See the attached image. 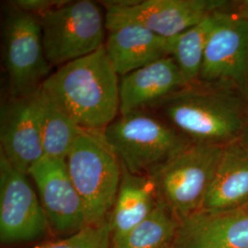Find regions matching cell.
Segmentation results:
<instances>
[{
    "mask_svg": "<svg viewBox=\"0 0 248 248\" xmlns=\"http://www.w3.org/2000/svg\"><path fill=\"white\" fill-rule=\"evenodd\" d=\"M151 111L192 143L225 146L239 140L248 120V96L201 81L189 84Z\"/></svg>",
    "mask_w": 248,
    "mask_h": 248,
    "instance_id": "6da1fadb",
    "label": "cell"
},
{
    "mask_svg": "<svg viewBox=\"0 0 248 248\" xmlns=\"http://www.w3.org/2000/svg\"><path fill=\"white\" fill-rule=\"evenodd\" d=\"M42 89L85 130L102 132L120 114V76L104 46L58 67Z\"/></svg>",
    "mask_w": 248,
    "mask_h": 248,
    "instance_id": "7a4b0ae2",
    "label": "cell"
},
{
    "mask_svg": "<svg viewBox=\"0 0 248 248\" xmlns=\"http://www.w3.org/2000/svg\"><path fill=\"white\" fill-rule=\"evenodd\" d=\"M102 134L124 169L143 176H153L192 143L151 110L119 114Z\"/></svg>",
    "mask_w": 248,
    "mask_h": 248,
    "instance_id": "3957f363",
    "label": "cell"
},
{
    "mask_svg": "<svg viewBox=\"0 0 248 248\" xmlns=\"http://www.w3.org/2000/svg\"><path fill=\"white\" fill-rule=\"evenodd\" d=\"M64 161L84 204L88 225L107 221L115 202L123 167L102 132L83 129Z\"/></svg>",
    "mask_w": 248,
    "mask_h": 248,
    "instance_id": "277c9868",
    "label": "cell"
},
{
    "mask_svg": "<svg viewBox=\"0 0 248 248\" xmlns=\"http://www.w3.org/2000/svg\"><path fill=\"white\" fill-rule=\"evenodd\" d=\"M223 147L190 143L152 176L160 202L179 222L202 209Z\"/></svg>",
    "mask_w": 248,
    "mask_h": 248,
    "instance_id": "5b68a950",
    "label": "cell"
},
{
    "mask_svg": "<svg viewBox=\"0 0 248 248\" xmlns=\"http://www.w3.org/2000/svg\"><path fill=\"white\" fill-rule=\"evenodd\" d=\"M37 18L45 56L53 67L85 57L105 44L106 18L93 1H68Z\"/></svg>",
    "mask_w": 248,
    "mask_h": 248,
    "instance_id": "8992f818",
    "label": "cell"
},
{
    "mask_svg": "<svg viewBox=\"0 0 248 248\" xmlns=\"http://www.w3.org/2000/svg\"><path fill=\"white\" fill-rule=\"evenodd\" d=\"M4 63L9 98L31 95L53 73L45 56L37 16L12 8L5 20Z\"/></svg>",
    "mask_w": 248,
    "mask_h": 248,
    "instance_id": "52a82bcc",
    "label": "cell"
},
{
    "mask_svg": "<svg viewBox=\"0 0 248 248\" xmlns=\"http://www.w3.org/2000/svg\"><path fill=\"white\" fill-rule=\"evenodd\" d=\"M106 8L107 31L135 23L164 38H173L230 4L224 0L101 1Z\"/></svg>",
    "mask_w": 248,
    "mask_h": 248,
    "instance_id": "ba28073f",
    "label": "cell"
},
{
    "mask_svg": "<svg viewBox=\"0 0 248 248\" xmlns=\"http://www.w3.org/2000/svg\"><path fill=\"white\" fill-rule=\"evenodd\" d=\"M199 81L248 96V20L222 10L206 46Z\"/></svg>",
    "mask_w": 248,
    "mask_h": 248,
    "instance_id": "9c48e42d",
    "label": "cell"
},
{
    "mask_svg": "<svg viewBox=\"0 0 248 248\" xmlns=\"http://www.w3.org/2000/svg\"><path fill=\"white\" fill-rule=\"evenodd\" d=\"M49 222L38 193L27 175L14 169L0 153V240L30 242L44 236Z\"/></svg>",
    "mask_w": 248,
    "mask_h": 248,
    "instance_id": "30bf717a",
    "label": "cell"
},
{
    "mask_svg": "<svg viewBox=\"0 0 248 248\" xmlns=\"http://www.w3.org/2000/svg\"><path fill=\"white\" fill-rule=\"evenodd\" d=\"M40 89L31 95L9 98L0 112V153L14 169L27 176L45 156Z\"/></svg>",
    "mask_w": 248,
    "mask_h": 248,
    "instance_id": "8fae6325",
    "label": "cell"
},
{
    "mask_svg": "<svg viewBox=\"0 0 248 248\" xmlns=\"http://www.w3.org/2000/svg\"><path fill=\"white\" fill-rule=\"evenodd\" d=\"M49 224L59 232L75 233L88 225L84 204L68 174L65 161L44 156L31 168Z\"/></svg>",
    "mask_w": 248,
    "mask_h": 248,
    "instance_id": "7c38bea8",
    "label": "cell"
},
{
    "mask_svg": "<svg viewBox=\"0 0 248 248\" xmlns=\"http://www.w3.org/2000/svg\"><path fill=\"white\" fill-rule=\"evenodd\" d=\"M173 248H248V210H201L182 220Z\"/></svg>",
    "mask_w": 248,
    "mask_h": 248,
    "instance_id": "4fadbf2b",
    "label": "cell"
},
{
    "mask_svg": "<svg viewBox=\"0 0 248 248\" xmlns=\"http://www.w3.org/2000/svg\"><path fill=\"white\" fill-rule=\"evenodd\" d=\"M186 86L172 56L152 62L120 78V114L151 110Z\"/></svg>",
    "mask_w": 248,
    "mask_h": 248,
    "instance_id": "5bb4252c",
    "label": "cell"
},
{
    "mask_svg": "<svg viewBox=\"0 0 248 248\" xmlns=\"http://www.w3.org/2000/svg\"><path fill=\"white\" fill-rule=\"evenodd\" d=\"M104 48L120 78L171 56L170 39L135 23L108 30Z\"/></svg>",
    "mask_w": 248,
    "mask_h": 248,
    "instance_id": "9a60e30c",
    "label": "cell"
},
{
    "mask_svg": "<svg viewBox=\"0 0 248 248\" xmlns=\"http://www.w3.org/2000/svg\"><path fill=\"white\" fill-rule=\"evenodd\" d=\"M248 202V147L237 140L223 147L222 158L202 210L220 212Z\"/></svg>",
    "mask_w": 248,
    "mask_h": 248,
    "instance_id": "2e32d148",
    "label": "cell"
},
{
    "mask_svg": "<svg viewBox=\"0 0 248 248\" xmlns=\"http://www.w3.org/2000/svg\"><path fill=\"white\" fill-rule=\"evenodd\" d=\"M158 203L154 177L133 174L123 167L118 194L108 218L113 243L144 221Z\"/></svg>",
    "mask_w": 248,
    "mask_h": 248,
    "instance_id": "e0dca14e",
    "label": "cell"
},
{
    "mask_svg": "<svg viewBox=\"0 0 248 248\" xmlns=\"http://www.w3.org/2000/svg\"><path fill=\"white\" fill-rule=\"evenodd\" d=\"M223 9L213 12L182 33L170 38L171 56L177 62L186 85L199 81L206 46Z\"/></svg>",
    "mask_w": 248,
    "mask_h": 248,
    "instance_id": "ac0fdd59",
    "label": "cell"
},
{
    "mask_svg": "<svg viewBox=\"0 0 248 248\" xmlns=\"http://www.w3.org/2000/svg\"><path fill=\"white\" fill-rule=\"evenodd\" d=\"M45 156L65 160L82 128L44 89H40Z\"/></svg>",
    "mask_w": 248,
    "mask_h": 248,
    "instance_id": "d6986e66",
    "label": "cell"
},
{
    "mask_svg": "<svg viewBox=\"0 0 248 248\" xmlns=\"http://www.w3.org/2000/svg\"><path fill=\"white\" fill-rule=\"evenodd\" d=\"M180 222L160 202L154 212L123 238L114 248H173Z\"/></svg>",
    "mask_w": 248,
    "mask_h": 248,
    "instance_id": "ffe728a7",
    "label": "cell"
},
{
    "mask_svg": "<svg viewBox=\"0 0 248 248\" xmlns=\"http://www.w3.org/2000/svg\"><path fill=\"white\" fill-rule=\"evenodd\" d=\"M35 248H114L108 220L87 225L64 239L47 242Z\"/></svg>",
    "mask_w": 248,
    "mask_h": 248,
    "instance_id": "44dd1931",
    "label": "cell"
},
{
    "mask_svg": "<svg viewBox=\"0 0 248 248\" xmlns=\"http://www.w3.org/2000/svg\"><path fill=\"white\" fill-rule=\"evenodd\" d=\"M65 0H16L11 2V7L35 16L57 9L66 4Z\"/></svg>",
    "mask_w": 248,
    "mask_h": 248,
    "instance_id": "7402d4cb",
    "label": "cell"
},
{
    "mask_svg": "<svg viewBox=\"0 0 248 248\" xmlns=\"http://www.w3.org/2000/svg\"><path fill=\"white\" fill-rule=\"evenodd\" d=\"M237 17L248 20V0L241 1L237 4L236 9L232 11Z\"/></svg>",
    "mask_w": 248,
    "mask_h": 248,
    "instance_id": "603a6c76",
    "label": "cell"
},
{
    "mask_svg": "<svg viewBox=\"0 0 248 248\" xmlns=\"http://www.w3.org/2000/svg\"><path fill=\"white\" fill-rule=\"evenodd\" d=\"M241 142H243L244 144H246L248 147V124H247V127H246V130L243 133V135L241 136V138L239 139Z\"/></svg>",
    "mask_w": 248,
    "mask_h": 248,
    "instance_id": "cb8c5ba5",
    "label": "cell"
},
{
    "mask_svg": "<svg viewBox=\"0 0 248 248\" xmlns=\"http://www.w3.org/2000/svg\"><path fill=\"white\" fill-rule=\"evenodd\" d=\"M243 208H245V209H248V203L246 204V205H245Z\"/></svg>",
    "mask_w": 248,
    "mask_h": 248,
    "instance_id": "d4e9b609",
    "label": "cell"
},
{
    "mask_svg": "<svg viewBox=\"0 0 248 248\" xmlns=\"http://www.w3.org/2000/svg\"></svg>",
    "mask_w": 248,
    "mask_h": 248,
    "instance_id": "484cf974",
    "label": "cell"
}]
</instances>
